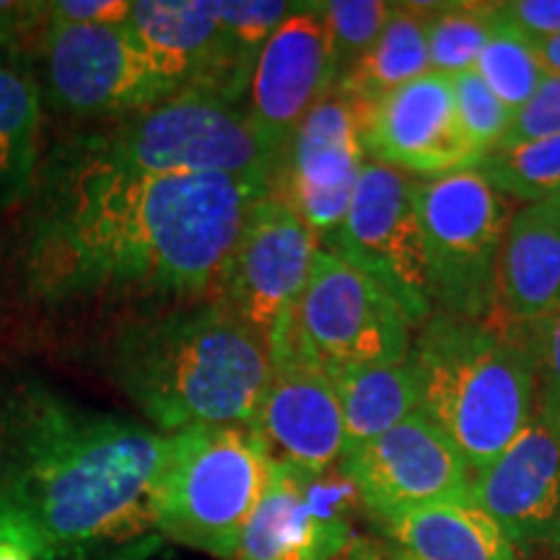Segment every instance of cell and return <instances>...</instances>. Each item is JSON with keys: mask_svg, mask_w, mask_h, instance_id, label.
I'll use <instances>...</instances> for the list:
<instances>
[{"mask_svg": "<svg viewBox=\"0 0 560 560\" xmlns=\"http://www.w3.org/2000/svg\"><path fill=\"white\" fill-rule=\"evenodd\" d=\"M270 192L231 174L130 177L52 143L21 213V299L55 319H112L115 332L210 301L252 206Z\"/></svg>", "mask_w": 560, "mask_h": 560, "instance_id": "cell-1", "label": "cell"}, {"mask_svg": "<svg viewBox=\"0 0 560 560\" xmlns=\"http://www.w3.org/2000/svg\"><path fill=\"white\" fill-rule=\"evenodd\" d=\"M164 433L0 363V542L34 560H91L156 532Z\"/></svg>", "mask_w": 560, "mask_h": 560, "instance_id": "cell-2", "label": "cell"}, {"mask_svg": "<svg viewBox=\"0 0 560 560\" xmlns=\"http://www.w3.org/2000/svg\"><path fill=\"white\" fill-rule=\"evenodd\" d=\"M112 382L153 431L252 429L270 382V348L215 301L136 322L107 346Z\"/></svg>", "mask_w": 560, "mask_h": 560, "instance_id": "cell-3", "label": "cell"}, {"mask_svg": "<svg viewBox=\"0 0 560 560\" xmlns=\"http://www.w3.org/2000/svg\"><path fill=\"white\" fill-rule=\"evenodd\" d=\"M408 363L418 408L472 478L501 457L535 410L537 376L520 327L436 312L416 327Z\"/></svg>", "mask_w": 560, "mask_h": 560, "instance_id": "cell-4", "label": "cell"}, {"mask_svg": "<svg viewBox=\"0 0 560 560\" xmlns=\"http://www.w3.org/2000/svg\"><path fill=\"white\" fill-rule=\"evenodd\" d=\"M55 143L86 164L130 177L231 174L272 187L278 172L244 104L206 91H182L117 120L83 125Z\"/></svg>", "mask_w": 560, "mask_h": 560, "instance_id": "cell-5", "label": "cell"}, {"mask_svg": "<svg viewBox=\"0 0 560 560\" xmlns=\"http://www.w3.org/2000/svg\"><path fill=\"white\" fill-rule=\"evenodd\" d=\"M270 480V454L244 425L170 433L153 490V520L166 540L234 560L242 532Z\"/></svg>", "mask_w": 560, "mask_h": 560, "instance_id": "cell-6", "label": "cell"}, {"mask_svg": "<svg viewBox=\"0 0 560 560\" xmlns=\"http://www.w3.org/2000/svg\"><path fill=\"white\" fill-rule=\"evenodd\" d=\"M410 340V322L389 293L322 247L268 348L270 363H304L335 376L408 361Z\"/></svg>", "mask_w": 560, "mask_h": 560, "instance_id": "cell-7", "label": "cell"}, {"mask_svg": "<svg viewBox=\"0 0 560 560\" xmlns=\"http://www.w3.org/2000/svg\"><path fill=\"white\" fill-rule=\"evenodd\" d=\"M416 208L433 310L465 319L493 317L495 272L516 215L514 200L467 170L418 179Z\"/></svg>", "mask_w": 560, "mask_h": 560, "instance_id": "cell-8", "label": "cell"}, {"mask_svg": "<svg viewBox=\"0 0 560 560\" xmlns=\"http://www.w3.org/2000/svg\"><path fill=\"white\" fill-rule=\"evenodd\" d=\"M34 73L42 107L83 125L117 120L182 94L125 24H45Z\"/></svg>", "mask_w": 560, "mask_h": 560, "instance_id": "cell-9", "label": "cell"}, {"mask_svg": "<svg viewBox=\"0 0 560 560\" xmlns=\"http://www.w3.org/2000/svg\"><path fill=\"white\" fill-rule=\"evenodd\" d=\"M416 190V177L366 159L346 221L325 244V249L382 285L410 327L433 312Z\"/></svg>", "mask_w": 560, "mask_h": 560, "instance_id": "cell-10", "label": "cell"}, {"mask_svg": "<svg viewBox=\"0 0 560 560\" xmlns=\"http://www.w3.org/2000/svg\"><path fill=\"white\" fill-rule=\"evenodd\" d=\"M319 249V240L296 210L276 192L265 195L252 206L210 301L270 346L278 319L304 289Z\"/></svg>", "mask_w": 560, "mask_h": 560, "instance_id": "cell-11", "label": "cell"}, {"mask_svg": "<svg viewBox=\"0 0 560 560\" xmlns=\"http://www.w3.org/2000/svg\"><path fill=\"white\" fill-rule=\"evenodd\" d=\"M359 490L340 467L310 472L270 459V480L234 560H338L355 540Z\"/></svg>", "mask_w": 560, "mask_h": 560, "instance_id": "cell-12", "label": "cell"}, {"mask_svg": "<svg viewBox=\"0 0 560 560\" xmlns=\"http://www.w3.org/2000/svg\"><path fill=\"white\" fill-rule=\"evenodd\" d=\"M338 467L359 490L366 516L436 503H472L470 467L420 410L342 454Z\"/></svg>", "mask_w": 560, "mask_h": 560, "instance_id": "cell-13", "label": "cell"}, {"mask_svg": "<svg viewBox=\"0 0 560 560\" xmlns=\"http://www.w3.org/2000/svg\"><path fill=\"white\" fill-rule=\"evenodd\" d=\"M369 161L416 179L475 170L480 153L462 125L450 75L425 73L359 109Z\"/></svg>", "mask_w": 560, "mask_h": 560, "instance_id": "cell-14", "label": "cell"}, {"mask_svg": "<svg viewBox=\"0 0 560 560\" xmlns=\"http://www.w3.org/2000/svg\"><path fill=\"white\" fill-rule=\"evenodd\" d=\"M332 86L330 30L322 3H296L257 55L244 102L249 125L278 166L301 122Z\"/></svg>", "mask_w": 560, "mask_h": 560, "instance_id": "cell-15", "label": "cell"}, {"mask_svg": "<svg viewBox=\"0 0 560 560\" xmlns=\"http://www.w3.org/2000/svg\"><path fill=\"white\" fill-rule=\"evenodd\" d=\"M472 503L524 558L550 556L560 524V412L535 400L520 436L472 478Z\"/></svg>", "mask_w": 560, "mask_h": 560, "instance_id": "cell-16", "label": "cell"}, {"mask_svg": "<svg viewBox=\"0 0 560 560\" xmlns=\"http://www.w3.org/2000/svg\"><path fill=\"white\" fill-rule=\"evenodd\" d=\"M363 164L359 109L330 91L291 138L272 192L296 210L325 247L346 221Z\"/></svg>", "mask_w": 560, "mask_h": 560, "instance_id": "cell-17", "label": "cell"}, {"mask_svg": "<svg viewBox=\"0 0 560 560\" xmlns=\"http://www.w3.org/2000/svg\"><path fill=\"white\" fill-rule=\"evenodd\" d=\"M125 26L179 91H206L242 104L255 60L240 50L213 3L136 0Z\"/></svg>", "mask_w": 560, "mask_h": 560, "instance_id": "cell-18", "label": "cell"}, {"mask_svg": "<svg viewBox=\"0 0 560 560\" xmlns=\"http://www.w3.org/2000/svg\"><path fill=\"white\" fill-rule=\"evenodd\" d=\"M252 431L270 459L327 472L342 459V410L325 371L304 363H272Z\"/></svg>", "mask_w": 560, "mask_h": 560, "instance_id": "cell-19", "label": "cell"}, {"mask_svg": "<svg viewBox=\"0 0 560 560\" xmlns=\"http://www.w3.org/2000/svg\"><path fill=\"white\" fill-rule=\"evenodd\" d=\"M384 560H527L475 503L369 516Z\"/></svg>", "mask_w": 560, "mask_h": 560, "instance_id": "cell-20", "label": "cell"}, {"mask_svg": "<svg viewBox=\"0 0 560 560\" xmlns=\"http://www.w3.org/2000/svg\"><path fill=\"white\" fill-rule=\"evenodd\" d=\"M560 312V223L542 202L511 219L495 272L493 317L522 327Z\"/></svg>", "mask_w": 560, "mask_h": 560, "instance_id": "cell-21", "label": "cell"}, {"mask_svg": "<svg viewBox=\"0 0 560 560\" xmlns=\"http://www.w3.org/2000/svg\"><path fill=\"white\" fill-rule=\"evenodd\" d=\"M42 94L34 60L0 68V215L30 198L39 170Z\"/></svg>", "mask_w": 560, "mask_h": 560, "instance_id": "cell-22", "label": "cell"}, {"mask_svg": "<svg viewBox=\"0 0 560 560\" xmlns=\"http://www.w3.org/2000/svg\"><path fill=\"white\" fill-rule=\"evenodd\" d=\"M431 9L433 3H395L380 39L332 89L335 94L346 96L355 109H361L389 91L431 73L425 37Z\"/></svg>", "mask_w": 560, "mask_h": 560, "instance_id": "cell-23", "label": "cell"}, {"mask_svg": "<svg viewBox=\"0 0 560 560\" xmlns=\"http://www.w3.org/2000/svg\"><path fill=\"white\" fill-rule=\"evenodd\" d=\"M342 410V454L395 429L418 412V387L408 361L359 366L330 376Z\"/></svg>", "mask_w": 560, "mask_h": 560, "instance_id": "cell-24", "label": "cell"}, {"mask_svg": "<svg viewBox=\"0 0 560 560\" xmlns=\"http://www.w3.org/2000/svg\"><path fill=\"white\" fill-rule=\"evenodd\" d=\"M475 172L509 200L527 206L548 200L560 190V136L499 145L480 159Z\"/></svg>", "mask_w": 560, "mask_h": 560, "instance_id": "cell-25", "label": "cell"}, {"mask_svg": "<svg viewBox=\"0 0 560 560\" xmlns=\"http://www.w3.org/2000/svg\"><path fill=\"white\" fill-rule=\"evenodd\" d=\"M499 21V3H433L429 13V60L441 75L472 70Z\"/></svg>", "mask_w": 560, "mask_h": 560, "instance_id": "cell-26", "label": "cell"}, {"mask_svg": "<svg viewBox=\"0 0 560 560\" xmlns=\"http://www.w3.org/2000/svg\"><path fill=\"white\" fill-rule=\"evenodd\" d=\"M475 73L488 83V89L514 115L535 96V91L550 75L540 58H537L532 39L524 37L516 26H511L501 16V9L493 34H490V42L486 45V50L480 52L478 62H475Z\"/></svg>", "mask_w": 560, "mask_h": 560, "instance_id": "cell-27", "label": "cell"}, {"mask_svg": "<svg viewBox=\"0 0 560 560\" xmlns=\"http://www.w3.org/2000/svg\"><path fill=\"white\" fill-rule=\"evenodd\" d=\"M392 9H395V3H384V0H327V3H322L327 30H330L335 86L374 47V42L387 26Z\"/></svg>", "mask_w": 560, "mask_h": 560, "instance_id": "cell-28", "label": "cell"}, {"mask_svg": "<svg viewBox=\"0 0 560 560\" xmlns=\"http://www.w3.org/2000/svg\"><path fill=\"white\" fill-rule=\"evenodd\" d=\"M452 83L462 125L480 156H486L506 140L514 112L488 89V83L475 73V68L452 75Z\"/></svg>", "mask_w": 560, "mask_h": 560, "instance_id": "cell-29", "label": "cell"}, {"mask_svg": "<svg viewBox=\"0 0 560 560\" xmlns=\"http://www.w3.org/2000/svg\"><path fill=\"white\" fill-rule=\"evenodd\" d=\"M293 5L296 3H285V0H215L213 9L240 50L257 60L265 42L293 11Z\"/></svg>", "mask_w": 560, "mask_h": 560, "instance_id": "cell-30", "label": "cell"}, {"mask_svg": "<svg viewBox=\"0 0 560 560\" xmlns=\"http://www.w3.org/2000/svg\"><path fill=\"white\" fill-rule=\"evenodd\" d=\"M537 376V402L560 412V312L520 327Z\"/></svg>", "mask_w": 560, "mask_h": 560, "instance_id": "cell-31", "label": "cell"}, {"mask_svg": "<svg viewBox=\"0 0 560 560\" xmlns=\"http://www.w3.org/2000/svg\"><path fill=\"white\" fill-rule=\"evenodd\" d=\"M560 136V75H548L535 96L516 112L501 145Z\"/></svg>", "mask_w": 560, "mask_h": 560, "instance_id": "cell-32", "label": "cell"}, {"mask_svg": "<svg viewBox=\"0 0 560 560\" xmlns=\"http://www.w3.org/2000/svg\"><path fill=\"white\" fill-rule=\"evenodd\" d=\"M130 9V0H52L45 3V24L120 26L128 21Z\"/></svg>", "mask_w": 560, "mask_h": 560, "instance_id": "cell-33", "label": "cell"}, {"mask_svg": "<svg viewBox=\"0 0 560 560\" xmlns=\"http://www.w3.org/2000/svg\"><path fill=\"white\" fill-rule=\"evenodd\" d=\"M45 32V3H13L0 0V68L24 52V42Z\"/></svg>", "mask_w": 560, "mask_h": 560, "instance_id": "cell-34", "label": "cell"}, {"mask_svg": "<svg viewBox=\"0 0 560 560\" xmlns=\"http://www.w3.org/2000/svg\"><path fill=\"white\" fill-rule=\"evenodd\" d=\"M499 9L532 42L560 37V0H511L499 3Z\"/></svg>", "mask_w": 560, "mask_h": 560, "instance_id": "cell-35", "label": "cell"}, {"mask_svg": "<svg viewBox=\"0 0 560 560\" xmlns=\"http://www.w3.org/2000/svg\"><path fill=\"white\" fill-rule=\"evenodd\" d=\"M532 45H535V52L545 66V70H548L550 75H560V37L532 42Z\"/></svg>", "mask_w": 560, "mask_h": 560, "instance_id": "cell-36", "label": "cell"}, {"mask_svg": "<svg viewBox=\"0 0 560 560\" xmlns=\"http://www.w3.org/2000/svg\"><path fill=\"white\" fill-rule=\"evenodd\" d=\"M338 560H384V558L371 537H355V540L350 542V548L342 552Z\"/></svg>", "mask_w": 560, "mask_h": 560, "instance_id": "cell-37", "label": "cell"}, {"mask_svg": "<svg viewBox=\"0 0 560 560\" xmlns=\"http://www.w3.org/2000/svg\"><path fill=\"white\" fill-rule=\"evenodd\" d=\"M0 560H34V558L24 548H19V545L0 542Z\"/></svg>", "mask_w": 560, "mask_h": 560, "instance_id": "cell-38", "label": "cell"}, {"mask_svg": "<svg viewBox=\"0 0 560 560\" xmlns=\"http://www.w3.org/2000/svg\"><path fill=\"white\" fill-rule=\"evenodd\" d=\"M542 206L548 208V213L560 223V190L556 195H550L548 200H542Z\"/></svg>", "mask_w": 560, "mask_h": 560, "instance_id": "cell-39", "label": "cell"}, {"mask_svg": "<svg viewBox=\"0 0 560 560\" xmlns=\"http://www.w3.org/2000/svg\"><path fill=\"white\" fill-rule=\"evenodd\" d=\"M552 558L556 560H560V524H558V532H556V542H552V552H550Z\"/></svg>", "mask_w": 560, "mask_h": 560, "instance_id": "cell-40", "label": "cell"}]
</instances>
